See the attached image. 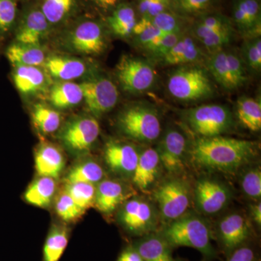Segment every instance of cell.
Masks as SVG:
<instances>
[{
    "label": "cell",
    "mask_w": 261,
    "mask_h": 261,
    "mask_svg": "<svg viewBox=\"0 0 261 261\" xmlns=\"http://www.w3.org/2000/svg\"><path fill=\"white\" fill-rule=\"evenodd\" d=\"M117 261H145L133 247H128L120 254Z\"/></svg>",
    "instance_id": "obj_48"
},
{
    "label": "cell",
    "mask_w": 261,
    "mask_h": 261,
    "mask_svg": "<svg viewBox=\"0 0 261 261\" xmlns=\"http://www.w3.org/2000/svg\"><path fill=\"white\" fill-rule=\"evenodd\" d=\"M218 234L224 250L231 253L248 239L250 234V224L241 214H228L220 221Z\"/></svg>",
    "instance_id": "obj_17"
},
{
    "label": "cell",
    "mask_w": 261,
    "mask_h": 261,
    "mask_svg": "<svg viewBox=\"0 0 261 261\" xmlns=\"http://www.w3.org/2000/svg\"><path fill=\"white\" fill-rule=\"evenodd\" d=\"M49 23L42 11L29 12L16 34L17 42L28 45L39 46L47 34Z\"/></svg>",
    "instance_id": "obj_21"
},
{
    "label": "cell",
    "mask_w": 261,
    "mask_h": 261,
    "mask_svg": "<svg viewBox=\"0 0 261 261\" xmlns=\"http://www.w3.org/2000/svg\"><path fill=\"white\" fill-rule=\"evenodd\" d=\"M8 61L14 66H37L44 64L46 58L44 51L39 46L15 43L6 51Z\"/></svg>",
    "instance_id": "obj_28"
},
{
    "label": "cell",
    "mask_w": 261,
    "mask_h": 261,
    "mask_svg": "<svg viewBox=\"0 0 261 261\" xmlns=\"http://www.w3.org/2000/svg\"><path fill=\"white\" fill-rule=\"evenodd\" d=\"M156 149L161 165L168 173L182 171L187 153V139L182 132L175 128H168Z\"/></svg>",
    "instance_id": "obj_13"
},
{
    "label": "cell",
    "mask_w": 261,
    "mask_h": 261,
    "mask_svg": "<svg viewBox=\"0 0 261 261\" xmlns=\"http://www.w3.org/2000/svg\"><path fill=\"white\" fill-rule=\"evenodd\" d=\"M183 33L166 34L147 46L145 50L152 58L160 60L178 42Z\"/></svg>",
    "instance_id": "obj_44"
},
{
    "label": "cell",
    "mask_w": 261,
    "mask_h": 261,
    "mask_svg": "<svg viewBox=\"0 0 261 261\" xmlns=\"http://www.w3.org/2000/svg\"><path fill=\"white\" fill-rule=\"evenodd\" d=\"M44 65L51 76L63 82H69L80 78L87 70L83 61L68 57H49L45 60Z\"/></svg>",
    "instance_id": "obj_23"
},
{
    "label": "cell",
    "mask_w": 261,
    "mask_h": 261,
    "mask_svg": "<svg viewBox=\"0 0 261 261\" xmlns=\"http://www.w3.org/2000/svg\"><path fill=\"white\" fill-rule=\"evenodd\" d=\"M161 217L167 223L186 214L191 203L189 184L178 178L166 180L154 191Z\"/></svg>",
    "instance_id": "obj_8"
},
{
    "label": "cell",
    "mask_w": 261,
    "mask_h": 261,
    "mask_svg": "<svg viewBox=\"0 0 261 261\" xmlns=\"http://www.w3.org/2000/svg\"><path fill=\"white\" fill-rule=\"evenodd\" d=\"M56 191L55 178L40 176L27 189L24 198L31 205L45 207L51 203Z\"/></svg>",
    "instance_id": "obj_29"
},
{
    "label": "cell",
    "mask_w": 261,
    "mask_h": 261,
    "mask_svg": "<svg viewBox=\"0 0 261 261\" xmlns=\"http://www.w3.org/2000/svg\"><path fill=\"white\" fill-rule=\"evenodd\" d=\"M32 116L36 128L46 135L56 132L61 125V116L59 112L40 103L34 106Z\"/></svg>",
    "instance_id": "obj_35"
},
{
    "label": "cell",
    "mask_w": 261,
    "mask_h": 261,
    "mask_svg": "<svg viewBox=\"0 0 261 261\" xmlns=\"http://www.w3.org/2000/svg\"><path fill=\"white\" fill-rule=\"evenodd\" d=\"M207 70L225 90H237L247 82L246 67L240 55L234 51L223 49L211 53L207 61Z\"/></svg>",
    "instance_id": "obj_6"
},
{
    "label": "cell",
    "mask_w": 261,
    "mask_h": 261,
    "mask_svg": "<svg viewBox=\"0 0 261 261\" xmlns=\"http://www.w3.org/2000/svg\"><path fill=\"white\" fill-rule=\"evenodd\" d=\"M64 165L63 154L55 146L45 144L38 148L35 154V168L39 176L58 178Z\"/></svg>",
    "instance_id": "obj_24"
},
{
    "label": "cell",
    "mask_w": 261,
    "mask_h": 261,
    "mask_svg": "<svg viewBox=\"0 0 261 261\" xmlns=\"http://www.w3.org/2000/svg\"><path fill=\"white\" fill-rule=\"evenodd\" d=\"M13 79L18 92L25 95L38 93L47 84L45 73L37 66H15Z\"/></svg>",
    "instance_id": "obj_22"
},
{
    "label": "cell",
    "mask_w": 261,
    "mask_h": 261,
    "mask_svg": "<svg viewBox=\"0 0 261 261\" xmlns=\"http://www.w3.org/2000/svg\"><path fill=\"white\" fill-rule=\"evenodd\" d=\"M132 34L135 36L137 44L143 49L160 38L166 35L152 23L150 18L145 17H141L140 20H137Z\"/></svg>",
    "instance_id": "obj_37"
},
{
    "label": "cell",
    "mask_w": 261,
    "mask_h": 261,
    "mask_svg": "<svg viewBox=\"0 0 261 261\" xmlns=\"http://www.w3.org/2000/svg\"><path fill=\"white\" fill-rule=\"evenodd\" d=\"M195 23L213 32L234 33L232 21L221 13H206L198 17Z\"/></svg>",
    "instance_id": "obj_40"
},
{
    "label": "cell",
    "mask_w": 261,
    "mask_h": 261,
    "mask_svg": "<svg viewBox=\"0 0 261 261\" xmlns=\"http://www.w3.org/2000/svg\"><path fill=\"white\" fill-rule=\"evenodd\" d=\"M185 120L199 137L221 136L233 127L232 113L226 106L204 105L185 111Z\"/></svg>",
    "instance_id": "obj_5"
},
{
    "label": "cell",
    "mask_w": 261,
    "mask_h": 261,
    "mask_svg": "<svg viewBox=\"0 0 261 261\" xmlns=\"http://www.w3.org/2000/svg\"><path fill=\"white\" fill-rule=\"evenodd\" d=\"M14 0H0V32L9 30L16 18Z\"/></svg>",
    "instance_id": "obj_46"
},
{
    "label": "cell",
    "mask_w": 261,
    "mask_h": 261,
    "mask_svg": "<svg viewBox=\"0 0 261 261\" xmlns=\"http://www.w3.org/2000/svg\"><path fill=\"white\" fill-rule=\"evenodd\" d=\"M100 133L99 123L94 117H81L68 122L61 132L65 147L75 152L92 148Z\"/></svg>",
    "instance_id": "obj_11"
},
{
    "label": "cell",
    "mask_w": 261,
    "mask_h": 261,
    "mask_svg": "<svg viewBox=\"0 0 261 261\" xmlns=\"http://www.w3.org/2000/svg\"><path fill=\"white\" fill-rule=\"evenodd\" d=\"M69 42L73 50L84 55L100 54L106 47L102 25L92 20L83 22L75 27L70 34Z\"/></svg>",
    "instance_id": "obj_14"
},
{
    "label": "cell",
    "mask_w": 261,
    "mask_h": 261,
    "mask_svg": "<svg viewBox=\"0 0 261 261\" xmlns=\"http://www.w3.org/2000/svg\"><path fill=\"white\" fill-rule=\"evenodd\" d=\"M74 5V0H43L42 13L48 23H61L68 15Z\"/></svg>",
    "instance_id": "obj_39"
},
{
    "label": "cell",
    "mask_w": 261,
    "mask_h": 261,
    "mask_svg": "<svg viewBox=\"0 0 261 261\" xmlns=\"http://www.w3.org/2000/svg\"><path fill=\"white\" fill-rule=\"evenodd\" d=\"M49 100L60 109L73 107L83 100L82 87L80 84L71 82H58L50 89Z\"/></svg>",
    "instance_id": "obj_27"
},
{
    "label": "cell",
    "mask_w": 261,
    "mask_h": 261,
    "mask_svg": "<svg viewBox=\"0 0 261 261\" xmlns=\"http://www.w3.org/2000/svg\"><path fill=\"white\" fill-rule=\"evenodd\" d=\"M104 176V170L100 165L94 161H87L75 165L70 170L66 181L84 182L96 185L102 181Z\"/></svg>",
    "instance_id": "obj_33"
},
{
    "label": "cell",
    "mask_w": 261,
    "mask_h": 261,
    "mask_svg": "<svg viewBox=\"0 0 261 261\" xmlns=\"http://www.w3.org/2000/svg\"><path fill=\"white\" fill-rule=\"evenodd\" d=\"M197 210L205 215H214L224 210L231 199V192L222 182L213 178H201L194 191Z\"/></svg>",
    "instance_id": "obj_12"
},
{
    "label": "cell",
    "mask_w": 261,
    "mask_h": 261,
    "mask_svg": "<svg viewBox=\"0 0 261 261\" xmlns=\"http://www.w3.org/2000/svg\"><path fill=\"white\" fill-rule=\"evenodd\" d=\"M69 240V231L65 226H55L48 233L43 247V261H59Z\"/></svg>",
    "instance_id": "obj_32"
},
{
    "label": "cell",
    "mask_w": 261,
    "mask_h": 261,
    "mask_svg": "<svg viewBox=\"0 0 261 261\" xmlns=\"http://www.w3.org/2000/svg\"><path fill=\"white\" fill-rule=\"evenodd\" d=\"M86 108L95 117L102 116L116 107L119 98L118 89L112 81L98 77L80 84Z\"/></svg>",
    "instance_id": "obj_10"
},
{
    "label": "cell",
    "mask_w": 261,
    "mask_h": 261,
    "mask_svg": "<svg viewBox=\"0 0 261 261\" xmlns=\"http://www.w3.org/2000/svg\"><path fill=\"white\" fill-rule=\"evenodd\" d=\"M252 141L224 136L199 137L190 147L192 162L207 171L231 173L250 162L256 154Z\"/></svg>",
    "instance_id": "obj_1"
},
{
    "label": "cell",
    "mask_w": 261,
    "mask_h": 261,
    "mask_svg": "<svg viewBox=\"0 0 261 261\" xmlns=\"http://www.w3.org/2000/svg\"><path fill=\"white\" fill-rule=\"evenodd\" d=\"M250 215L257 226L261 225V204L260 202L252 204L250 207Z\"/></svg>",
    "instance_id": "obj_49"
},
{
    "label": "cell",
    "mask_w": 261,
    "mask_h": 261,
    "mask_svg": "<svg viewBox=\"0 0 261 261\" xmlns=\"http://www.w3.org/2000/svg\"><path fill=\"white\" fill-rule=\"evenodd\" d=\"M190 34L211 54L224 49L232 41L234 33L213 32L195 23L192 27Z\"/></svg>",
    "instance_id": "obj_30"
},
{
    "label": "cell",
    "mask_w": 261,
    "mask_h": 261,
    "mask_svg": "<svg viewBox=\"0 0 261 261\" xmlns=\"http://www.w3.org/2000/svg\"><path fill=\"white\" fill-rule=\"evenodd\" d=\"M135 10L129 5H118L108 18V23L113 34L126 38L132 35L137 23Z\"/></svg>",
    "instance_id": "obj_31"
},
{
    "label": "cell",
    "mask_w": 261,
    "mask_h": 261,
    "mask_svg": "<svg viewBox=\"0 0 261 261\" xmlns=\"http://www.w3.org/2000/svg\"><path fill=\"white\" fill-rule=\"evenodd\" d=\"M150 19L152 23L164 34L183 32V18L171 10L159 13Z\"/></svg>",
    "instance_id": "obj_42"
},
{
    "label": "cell",
    "mask_w": 261,
    "mask_h": 261,
    "mask_svg": "<svg viewBox=\"0 0 261 261\" xmlns=\"http://www.w3.org/2000/svg\"><path fill=\"white\" fill-rule=\"evenodd\" d=\"M133 247L145 261H174L171 247L161 234H146Z\"/></svg>",
    "instance_id": "obj_25"
},
{
    "label": "cell",
    "mask_w": 261,
    "mask_h": 261,
    "mask_svg": "<svg viewBox=\"0 0 261 261\" xmlns=\"http://www.w3.org/2000/svg\"><path fill=\"white\" fill-rule=\"evenodd\" d=\"M65 191L84 212L94 206L96 185L84 182H72L67 183Z\"/></svg>",
    "instance_id": "obj_36"
},
{
    "label": "cell",
    "mask_w": 261,
    "mask_h": 261,
    "mask_svg": "<svg viewBox=\"0 0 261 261\" xmlns=\"http://www.w3.org/2000/svg\"><path fill=\"white\" fill-rule=\"evenodd\" d=\"M140 152L130 144L110 140L106 143L104 149V159L113 172L132 177Z\"/></svg>",
    "instance_id": "obj_15"
},
{
    "label": "cell",
    "mask_w": 261,
    "mask_h": 261,
    "mask_svg": "<svg viewBox=\"0 0 261 261\" xmlns=\"http://www.w3.org/2000/svg\"><path fill=\"white\" fill-rule=\"evenodd\" d=\"M141 17L152 18L159 13L171 10V0H138Z\"/></svg>",
    "instance_id": "obj_45"
},
{
    "label": "cell",
    "mask_w": 261,
    "mask_h": 261,
    "mask_svg": "<svg viewBox=\"0 0 261 261\" xmlns=\"http://www.w3.org/2000/svg\"><path fill=\"white\" fill-rule=\"evenodd\" d=\"M126 190L120 182L103 179L96 186L94 206L103 214H111L127 198Z\"/></svg>",
    "instance_id": "obj_20"
},
{
    "label": "cell",
    "mask_w": 261,
    "mask_h": 261,
    "mask_svg": "<svg viewBox=\"0 0 261 261\" xmlns=\"http://www.w3.org/2000/svg\"><path fill=\"white\" fill-rule=\"evenodd\" d=\"M232 23L244 39L260 37L261 11L258 0H233Z\"/></svg>",
    "instance_id": "obj_16"
},
{
    "label": "cell",
    "mask_w": 261,
    "mask_h": 261,
    "mask_svg": "<svg viewBox=\"0 0 261 261\" xmlns=\"http://www.w3.org/2000/svg\"><path fill=\"white\" fill-rule=\"evenodd\" d=\"M94 4L101 9L108 10L116 8L121 0H92Z\"/></svg>",
    "instance_id": "obj_50"
},
{
    "label": "cell",
    "mask_w": 261,
    "mask_h": 261,
    "mask_svg": "<svg viewBox=\"0 0 261 261\" xmlns=\"http://www.w3.org/2000/svg\"><path fill=\"white\" fill-rule=\"evenodd\" d=\"M171 95L181 102L205 100L214 95V85L208 71L199 65H182L168 77Z\"/></svg>",
    "instance_id": "obj_3"
},
{
    "label": "cell",
    "mask_w": 261,
    "mask_h": 261,
    "mask_svg": "<svg viewBox=\"0 0 261 261\" xmlns=\"http://www.w3.org/2000/svg\"><path fill=\"white\" fill-rule=\"evenodd\" d=\"M242 190L252 200L257 201L261 197V171L260 168L247 170L241 179Z\"/></svg>",
    "instance_id": "obj_43"
},
{
    "label": "cell",
    "mask_w": 261,
    "mask_h": 261,
    "mask_svg": "<svg viewBox=\"0 0 261 261\" xmlns=\"http://www.w3.org/2000/svg\"><path fill=\"white\" fill-rule=\"evenodd\" d=\"M116 74L123 90L135 94L149 90L157 77L152 63L130 56L121 57L116 65Z\"/></svg>",
    "instance_id": "obj_7"
},
{
    "label": "cell",
    "mask_w": 261,
    "mask_h": 261,
    "mask_svg": "<svg viewBox=\"0 0 261 261\" xmlns=\"http://www.w3.org/2000/svg\"><path fill=\"white\" fill-rule=\"evenodd\" d=\"M236 116L240 124L251 132L261 129V102L260 98L243 96L236 103Z\"/></svg>",
    "instance_id": "obj_26"
},
{
    "label": "cell",
    "mask_w": 261,
    "mask_h": 261,
    "mask_svg": "<svg viewBox=\"0 0 261 261\" xmlns=\"http://www.w3.org/2000/svg\"><path fill=\"white\" fill-rule=\"evenodd\" d=\"M159 213L149 201L134 197L122 206L118 219L123 228L135 235L154 232L159 223Z\"/></svg>",
    "instance_id": "obj_9"
},
{
    "label": "cell",
    "mask_w": 261,
    "mask_h": 261,
    "mask_svg": "<svg viewBox=\"0 0 261 261\" xmlns=\"http://www.w3.org/2000/svg\"><path fill=\"white\" fill-rule=\"evenodd\" d=\"M227 261H255V253L250 247L241 246L230 253Z\"/></svg>",
    "instance_id": "obj_47"
},
{
    "label": "cell",
    "mask_w": 261,
    "mask_h": 261,
    "mask_svg": "<svg viewBox=\"0 0 261 261\" xmlns=\"http://www.w3.org/2000/svg\"><path fill=\"white\" fill-rule=\"evenodd\" d=\"M56 210L60 218L67 222L78 219L84 213L65 191L57 198Z\"/></svg>",
    "instance_id": "obj_41"
},
{
    "label": "cell",
    "mask_w": 261,
    "mask_h": 261,
    "mask_svg": "<svg viewBox=\"0 0 261 261\" xmlns=\"http://www.w3.org/2000/svg\"><path fill=\"white\" fill-rule=\"evenodd\" d=\"M161 235L171 247H192L207 257H213L216 253L208 225L196 215L185 214L167 223Z\"/></svg>",
    "instance_id": "obj_2"
},
{
    "label": "cell",
    "mask_w": 261,
    "mask_h": 261,
    "mask_svg": "<svg viewBox=\"0 0 261 261\" xmlns=\"http://www.w3.org/2000/svg\"><path fill=\"white\" fill-rule=\"evenodd\" d=\"M246 68L253 73H258L261 69L260 37L245 39L240 55Z\"/></svg>",
    "instance_id": "obj_38"
},
{
    "label": "cell",
    "mask_w": 261,
    "mask_h": 261,
    "mask_svg": "<svg viewBox=\"0 0 261 261\" xmlns=\"http://www.w3.org/2000/svg\"><path fill=\"white\" fill-rule=\"evenodd\" d=\"M218 0H171V10L182 18L198 17L213 12Z\"/></svg>",
    "instance_id": "obj_34"
},
{
    "label": "cell",
    "mask_w": 261,
    "mask_h": 261,
    "mask_svg": "<svg viewBox=\"0 0 261 261\" xmlns=\"http://www.w3.org/2000/svg\"><path fill=\"white\" fill-rule=\"evenodd\" d=\"M118 126L123 135L144 143L158 140L162 130L159 113L148 103H136L123 110L118 116Z\"/></svg>",
    "instance_id": "obj_4"
},
{
    "label": "cell",
    "mask_w": 261,
    "mask_h": 261,
    "mask_svg": "<svg viewBox=\"0 0 261 261\" xmlns=\"http://www.w3.org/2000/svg\"><path fill=\"white\" fill-rule=\"evenodd\" d=\"M200 43L191 34L183 33L178 42L161 58V63L166 66H182L200 61L203 51Z\"/></svg>",
    "instance_id": "obj_19"
},
{
    "label": "cell",
    "mask_w": 261,
    "mask_h": 261,
    "mask_svg": "<svg viewBox=\"0 0 261 261\" xmlns=\"http://www.w3.org/2000/svg\"><path fill=\"white\" fill-rule=\"evenodd\" d=\"M161 166L157 149L148 147L140 152L132 177L134 185L141 191H149L159 177Z\"/></svg>",
    "instance_id": "obj_18"
}]
</instances>
